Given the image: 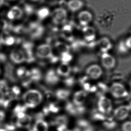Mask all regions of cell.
<instances>
[{"instance_id":"obj_1","label":"cell","mask_w":131,"mask_h":131,"mask_svg":"<svg viewBox=\"0 0 131 131\" xmlns=\"http://www.w3.org/2000/svg\"><path fill=\"white\" fill-rule=\"evenodd\" d=\"M41 92L36 90H30L25 92L23 96L25 106L27 108H33L39 105L43 100Z\"/></svg>"},{"instance_id":"obj_2","label":"cell","mask_w":131,"mask_h":131,"mask_svg":"<svg viewBox=\"0 0 131 131\" xmlns=\"http://www.w3.org/2000/svg\"><path fill=\"white\" fill-rule=\"evenodd\" d=\"M112 103L109 98L102 96L99 98L97 103L99 111L104 115H108L112 110Z\"/></svg>"},{"instance_id":"obj_3","label":"cell","mask_w":131,"mask_h":131,"mask_svg":"<svg viewBox=\"0 0 131 131\" xmlns=\"http://www.w3.org/2000/svg\"><path fill=\"white\" fill-rule=\"evenodd\" d=\"M67 18V11L66 9L61 7L55 9L51 14L52 21L56 25H61L65 23Z\"/></svg>"},{"instance_id":"obj_4","label":"cell","mask_w":131,"mask_h":131,"mask_svg":"<svg viewBox=\"0 0 131 131\" xmlns=\"http://www.w3.org/2000/svg\"><path fill=\"white\" fill-rule=\"evenodd\" d=\"M110 92L112 95L117 99L127 97L128 94L125 87L120 83H114L110 87Z\"/></svg>"},{"instance_id":"obj_5","label":"cell","mask_w":131,"mask_h":131,"mask_svg":"<svg viewBox=\"0 0 131 131\" xmlns=\"http://www.w3.org/2000/svg\"><path fill=\"white\" fill-rule=\"evenodd\" d=\"M131 110L130 105H123L117 107L114 112V117L117 121H122L127 119Z\"/></svg>"},{"instance_id":"obj_6","label":"cell","mask_w":131,"mask_h":131,"mask_svg":"<svg viewBox=\"0 0 131 131\" xmlns=\"http://www.w3.org/2000/svg\"><path fill=\"white\" fill-rule=\"evenodd\" d=\"M36 55L39 58H49L52 56L51 46L48 44H41L37 48Z\"/></svg>"},{"instance_id":"obj_7","label":"cell","mask_w":131,"mask_h":131,"mask_svg":"<svg viewBox=\"0 0 131 131\" xmlns=\"http://www.w3.org/2000/svg\"><path fill=\"white\" fill-rule=\"evenodd\" d=\"M5 77L12 83H16L18 81L16 76L14 66L10 62H6L5 67Z\"/></svg>"},{"instance_id":"obj_8","label":"cell","mask_w":131,"mask_h":131,"mask_svg":"<svg viewBox=\"0 0 131 131\" xmlns=\"http://www.w3.org/2000/svg\"><path fill=\"white\" fill-rule=\"evenodd\" d=\"M87 76L92 80H96L99 78L103 73L102 69L97 64H92L87 68L86 70Z\"/></svg>"},{"instance_id":"obj_9","label":"cell","mask_w":131,"mask_h":131,"mask_svg":"<svg viewBox=\"0 0 131 131\" xmlns=\"http://www.w3.org/2000/svg\"><path fill=\"white\" fill-rule=\"evenodd\" d=\"M17 117V126L18 127L27 128L30 126L31 121V118L30 116L27 115L25 112L19 113L16 115Z\"/></svg>"},{"instance_id":"obj_10","label":"cell","mask_w":131,"mask_h":131,"mask_svg":"<svg viewBox=\"0 0 131 131\" xmlns=\"http://www.w3.org/2000/svg\"><path fill=\"white\" fill-rule=\"evenodd\" d=\"M101 61L103 67L106 69H113L116 64L115 58L107 52L103 53L101 57Z\"/></svg>"},{"instance_id":"obj_11","label":"cell","mask_w":131,"mask_h":131,"mask_svg":"<svg viewBox=\"0 0 131 131\" xmlns=\"http://www.w3.org/2000/svg\"><path fill=\"white\" fill-rule=\"evenodd\" d=\"M92 14L87 10L82 11L78 15V19L80 25L85 27L87 26L92 21Z\"/></svg>"},{"instance_id":"obj_12","label":"cell","mask_w":131,"mask_h":131,"mask_svg":"<svg viewBox=\"0 0 131 131\" xmlns=\"http://www.w3.org/2000/svg\"><path fill=\"white\" fill-rule=\"evenodd\" d=\"M10 59L15 64H21L25 61V57L21 50L15 49L10 54Z\"/></svg>"},{"instance_id":"obj_13","label":"cell","mask_w":131,"mask_h":131,"mask_svg":"<svg viewBox=\"0 0 131 131\" xmlns=\"http://www.w3.org/2000/svg\"><path fill=\"white\" fill-rule=\"evenodd\" d=\"M23 9L18 6H14L8 12L7 16L9 19L14 20L21 18L23 16Z\"/></svg>"},{"instance_id":"obj_14","label":"cell","mask_w":131,"mask_h":131,"mask_svg":"<svg viewBox=\"0 0 131 131\" xmlns=\"http://www.w3.org/2000/svg\"><path fill=\"white\" fill-rule=\"evenodd\" d=\"M87 97V94L83 90H79L76 92L73 96L74 105L77 106H82Z\"/></svg>"},{"instance_id":"obj_15","label":"cell","mask_w":131,"mask_h":131,"mask_svg":"<svg viewBox=\"0 0 131 131\" xmlns=\"http://www.w3.org/2000/svg\"><path fill=\"white\" fill-rule=\"evenodd\" d=\"M82 31L84 38L87 42H92L95 39V30L93 27L87 26L84 27Z\"/></svg>"},{"instance_id":"obj_16","label":"cell","mask_w":131,"mask_h":131,"mask_svg":"<svg viewBox=\"0 0 131 131\" xmlns=\"http://www.w3.org/2000/svg\"><path fill=\"white\" fill-rule=\"evenodd\" d=\"M99 49L103 53L107 52L112 48V44L110 39L107 38L103 37L97 42Z\"/></svg>"},{"instance_id":"obj_17","label":"cell","mask_w":131,"mask_h":131,"mask_svg":"<svg viewBox=\"0 0 131 131\" xmlns=\"http://www.w3.org/2000/svg\"><path fill=\"white\" fill-rule=\"evenodd\" d=\"M68 8L69 10L75 12L79 10L83 6V2L82 0H70L68 2Z\"/></svg>"},{"instance_id":"obj_18","label":"cell","mask_w":131,"mask_h":131,"mask_svg":"<svg viewBox=\"0 0 131 131\" xmlns=\"http://www.w3.org/2000/svg\"><path fill=\"white\" fill-rule=\"evenodd\" d=\"M71 68L69 63L62 62L57 69V74L62 77H67L71 73Z\"/></svg>"},{"instance_id":"obj_19","label":"cell","mask_w":131,"mask_h":131,"mask_svg":"<svg viewBox=\"0 0 131 131\" xmlns=\"http://www.w3.org/2000/svg\"><path fill=\"white\" fill-rule=\"evenodd\" d=\"M48 124L43 119H39L36 122L34 127V131H48Z\"/></svg>"},{"instance_id":"obj_20","label":"cell","mask_w":131,"mask_h":131,"mask_svg":"<svg viewBox=\"0 0 131 131\" xmlns=\"http://www.w3.org/2000/svg\"><path fill=\"white\" fill-rule=\"evenodd\" d=\"M55 47L61 55L66 53H69V46L66 43L62 42H57L55 44Z\"/></svg>"},{"instance_id":"obj_21","label":"cell","mask_w":131,"mask_h":131,"mask_svg":"<svg viewBox=\"0 0 131 131\" xmlns=\"http://www.w3.org/2000/svg\"><path fill=\"white\" fill-rule=\"evenodd\" d=\"M10 93L9 86L5 80H0V94L2 96L8 95Z\"/></svg>"},{"instance_id":"obj_22","label":"cell","mask_w":131,"mask_h":131,"mask_svg":"<svg viewBox=\"0 0 131 131\" xmlns=\"http://www.w3.org/2000/svg\"><path fill=\"white\" fill-rule=\"evenodd\" d=\"M47 81L50 84H55L58 81V77L53 70L48 72L46 76Z\"/></svg>"},{"instance_id":"obj_23","label":"cell","mask_w":131,"mask_h":131,"mask_svg":"<svg viewBox=\"0 0 131 131\" xmlns=\"http://www.w3.org/2000/svg\"><path fill=\"white\" fill-rule=\"evenodd\" d=\"M16 74L18 78L23 79L30 75V71H28L25 67H21L17 69Z\"/></svg>"},{"instance_id":"obj_24","label":"cell","mask_w":131,"mask_h":131,"mask_svg":"<svg viewBox=\"0 0 131 131\" xmlns=\"http://www.w3.org/2000/svg\"><path fill=\"white\" fill-rule=\"evenodd\" d=\"M49 9L47 7H42L39 9L37 12L38 17L40 19H44L49 16Z\"/></svg>"},{"instance_id":"obj_25","label":"cell","mask_w":131,"mask_h":131,"mask_svg":"<svg viewBox=\"0 0 131 131\" xmlns=\"http://www.w3.org/2000/svg\"><path fill=\"white\" fill-rule=\"evenodd\" d=\"M12 100L9 94L8 95L2 96L0 97V106L4 108H7Z\"/></svg>"},{"instance_id":"obj_26","label":"cell","mask_w":131,"mask_h":131,"mask_svg":"<svg viewBox=\"0 0 131 131\" xmlns=\"http://www.w3.org/2000/svg\"><path fill=\"white\" fill-rule=\"evenodd\" d=\"M70 92L64 89H60L56 92V96L59 99L64 100L69 96Z\"/></svg>"},{"instance_id":"obj_27","label":"cell","mask_w":131,"mask_h":131,"mask_svg":"<svg viewBox=\"0 0 131 131\" xmlns=\"http://www.w3.org/2000/svg\"><path fill=\"white\" fill-rule=\"evenodd\" d=\"M103 124L105 127L109 129H114L116 125V124L114 119L112 118H106L104 121Z\"/></svg>"},{"instance_id":"obj_28","label":"cell","mask_w":131,"mask_h":131,"mask_svg":"<svg viewBox=\"0 0 131 131\" xmlns=\"http://www.w3.org/2000/svg\"><path fill=\"white\" fill-rule=\"evenodd\" d=\"M30 76L32 81H37L39 80L41 77L40 72L37 69H33L30 71Z\"/></svg>"},{"instance_id":"obj_29","label":"cell","mask_w":131,"mask_h":131,"mask_svg":"<svg viewBox=\"0 0 131 131\" xmlns=\"http://www.w3.org/2000/svg\"><path fill=\"white\" fill-rule=\"evenodd\" d=\"M12 31L17 34H21L27 32V29L25 28L23 25H18L17 26H13Z\"/></svg>"},{"instance_id":"obj_30","label":"cell","mask_w":131,"mask_h":131,"mask_svg":"<svg viewBox=\"0 0 131 131\" xmlns=\"http://www.w3.org/2000/svg\"><path fill=\"white\" fill-rule=\"evenodd\" d=\"M14 43H15V38L9 35L4 40L3 44L7 46H10L14 44Z\"/></svg>"},{"instance_id":"obj_31","label":"cell","mask_w":131,"mask_h":131,"mask_svg":"<svg viewBox=\"0 0 131 131\" xmlns=\"http://www.w3.org/2000/svg\"><path fill=\"white\" fill-rule=\"evenodd\" d=\"M26 109H27V107L25 106L18 105L14 108V112L15 114V115H16L17 114L19 113L25 112Z\"/></svg>"},{"instance_id":"obj_32","label":"cell","mask_w":131,"mask_h":131,"mask_svg":"<svg viewBox=\"0 0 131 131\" xmlns=\"http://www.w3.org/2000/svg\"><path fill=\"white\" fill-rule=\"evenodd\" d=\"M72 59V57L70 53H68L61 55V60L62 62L66 63H69Z\"/></svg>"},{"instance_id":"obj_33","label":"cell","mask_w":131,"mask_h":131,"mask_svg":"<svg viewBox=\"0 0 131 131\" xmlns=\"http://www.w3.org/2000/svg\"><path fill=\"white\" fill-rule=\"evenodd\" d=\"M93 118L95 120L97 121H104L106 117L105 116V115L99 112V113H95L93 115Z\"/></svg>"},{"instance_id":"obj_34","label":"cell","mask_w":131,"mask_h":131,"mask_svg":"<svg viewBox=\"0 0 131 131\" xmlns=\"http://www.w3.org/2000/svg\"><path fill=\"white\" fill-rule=\"evenodd\" d=\"M122 131H131V121H128L124 122L122 125Z\"/></svg>"},{"instance_id":"obj_35","label":"cell","mask_w":131,"mask_h":131,"mask_svg":"<svg viewBox=\"0 0 131 131\" xmlns=\"http://www.w3.org/2000/svg\"><path fill=\"white\" fill-rule=\"evenodd\" d=\"M23 11H24L27 14L30 15L33 12V8L31 5L26 4L24 7Z\"/></svg>"},{"instance_id":"obj_36","label":"cell","mask_w":131,"mask_h":131,"mask_svg":"<svg viewBox=\"0 0 131 131\" xmlns=\"http://www.w3.org/2000/svg\"><path fill=\"white\" fill-rule=\"evenodd\" d=\"M7 61V57L4 53H0V62L2 63H6Z\"/></svg>"},{"instance_id":"obj_37","label":"cell","mask_w":131,"mask_h":131,"mask_svg":"<svg viewBox=\"0 0 131 131\" xmlns=\"http://www.w3.org/2000/svg\"><path fill=\"white\" fill-rule=\"evenodd\" d=\"M5 129L8 131H14L15 129V126L13 125V124H7L5 126Z\"/></svg>"},{"instance_id":"obj_38","label":"cell","mask_w":131,"mask_h":131,"mask_svg":"<svg viewBox=\"0 0 131 131\" xmlns=\"http://www.w3.org/2000/svg\"><path fill=\"white\" fill-rule=\"evenodd\" d=\"M49 109L50 110V111L52 112H57L59 110L58 108L54 104L50 105Z\"/></svg>"},{"instance_id":"obj_39","label":"cell","mask_w":131,"mask_h":131,"mask_svg":"<svg viewBox=\"0 0 131 131\" xmlns=\"http://www.w3.org/2000/svg\"><path fill=\"white\" fill-rule=\"evenodd\" d=\"M131 38L129 37L127 39V40L126 41V43H125L126 47L128 48H131Z\"/></svg>"},{"instance_id":"obj_40","label":"cell","mask_w":131,"mask_h":131,"mask_svg":"<svg viewBox=\"0 0 131 131\" xmlns=\"http://www.w3.org/2000/svg\"><path fill=\"white\" fill-rule=\"evenodd\" d=\"M5 112L2 111H0V121H3L5 118Z\"/></svg>"},{"instance_id":"obj_41","label":"cell","mask_w":131,"mask_h":131,"mask_svg":"<svg viewBox=\"0 0 131 131\" xmlns=\"http://www.w3.org/2000/svg\"><path fill=\"white\" fill-rule=\"evenodd\" d=\"M82 131H94V129H93V128H92L91 126L90 125V126H88L87 127L83 128V130Z\"/></svg>"},{"instance_id":"obj_42","label":"cell","mask_w":131,"mask_h":131,"mask_svg":"<svg viewBox=\"0 0 131 131\" xmlns=\"http://www.w3.org/2000/svg\"><path fill=\"white\" fill-rule=\"evenodd\" d=\"M4 3V0H0V7L2 6Z\"/></svg>"},{"instance_id":"obj_43","label":"cell","mask_w":131,"mask_h":131,"mask_svg":"<svg viewBox=\"0 0 131 131\" xmlns=\"http://www.w3.org/2000/svg\"><path fill=\"white\" fill-rule=\"evenodd\" d=\"M0 131H8L5 129H2V128H0Z\"/></svg>"},{"instance_id":"obj_44","label":"cell","mask_w":131,"mask_h":131,"mask_svg":"<svg viewBox=\"0 0 131 131\" xmlns=\"http://www.w3.org/2000/svg\"><path fill=\"white\" fill-rule=\"evenodd\" d=\"M31 1H33V2H37L38 1H39V0H31Z\"/></svg>"},{"instance_id":"obj_45","label":"cell","mask_w":131,"mask_h":131,"mask_svg":"<svg viewBox=\"0 0 131 131\" xmlns=\"http://www.w3.org/2000/svg\"><path fill=\"white\" fill-rule=\"evenodd\" d=\"M0 73H1V70H0Z\"/></svg>"},{"instance_id":"obj_46","label":"cell","mask_w":131,"mask_h":131,"mask_svg":"<svg viewBox=\"0 0 131 131\" xmlns=\"http://www.w3.org/2000/svg\"><path fill=\"white\" fill-rule=\"evenodd\" d=\"M11 1H12V0H11Z\"/></svg>"}]
</instances>
